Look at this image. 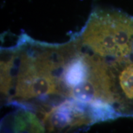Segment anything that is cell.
<instances>
[{"label":"cell","mask_w":133,"mask_h":133,"mask_svg":"<svg viewBox=\"0 0 133 133\" xmlns=\"http://www.w3.org/2000/svg\"><path fill=\"white\" fill-rule=\"evenodd\" d=\"M13 132H43L44 128L36 116L28 110H21L15 114L11 119Z\"/></svg>","instance_id":"6da1fadb"},{"label":"cell","mask_w":133,"mask_h":133,"mask_svg":"<svg viewBox=\"0 0 133 133\" xmlns=\"http://www.w3.org/2000/svg\"><path fill=\"white\" fill-rule=\"evenodd\" d=\"M118 81L121 92L129 100H133V64H126L119 74Z\"/></svg>","instance_id":"7a4b0ae2"}]
</instances>
